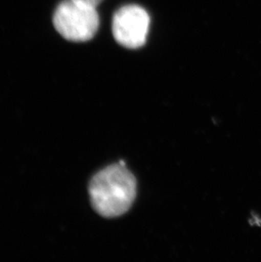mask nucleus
Returning <instances> with one entry per match:
<instances>
[{"label": "nucleus", "instance_id": "obj_1", "mask_svg": "<svg viewBox=\"0 0 261 262\" xmlns=\"http://www.w3.org/2000/svg\"><path fill=\"white\" fill-rule=\"evenodd\" d=\"M89 195L94 210L105 218L122 215L137 195V181L123 162L112 165L92 178Z\"/></svg>", "mask_w": 261, "mask_h": 262}, {"label": "nucleus", "instance_id": "obj_4", "mask_svg": "<svg viewBox=\"0 0 261 262\" xmlns=\"http://www.w3.org/2000/svg\"><path fill=\"white\" fill-rule=\"evenodd\" d=\"M75 2L79 3L81 5H86L89 7L95 8L103 1V0H73Z\"/></svg>", "mask_w": 261, "mask_h": 262}, {"label": "nucleus", "instance_id": "obj_2", "mask_svg": "<svg viewBox=\"0 0 261 262\" xmlns=\"http://www.w3.org/2000/svg\"><path fill=\"white\" fill-rule=\"evenodd\" d=\"M53 23L57 32L66 39L86 42L92 39L99 29V14L95 8L64 0L55 10Z\"/></svg>", "mask_w": 261, "mask_h": 262}, {"label": "nucleus", "instance_id": "obj_3", "mask_svg": "<svg viewBox=\"0 0 261 262\" xmlns=\"http://www.w3.org/2000/svg\"><path fill=\"white\" fill-rule=\"evenodd\" d=\"M150 17L143 8L135 5L121 7L114 15L112 32L121 46L135 50L144 45Z\"/></svg>", "mask_w": 261, "mask_h": 262}]
</instances>
